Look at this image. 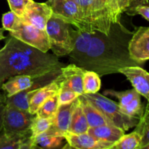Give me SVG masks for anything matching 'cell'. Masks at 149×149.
<instances>
[{"instance_id": "1", "label": "cell", "mask_w": 149, "mask_h": 149, "mask_svg": "<svg viewBox=\"0 0 149 149\" xmlns=\"http://www.w3.org/2000/svg\"><path fill=\"white\" fill-rule=\"evenodd\" d=\"M132 34L121 21L112 23L108 35L93 32L87 53L75 65L95 71L100 77L119 73L125 67L139 65L130 55L129 43Z\"/></svg>"}, {"instance_id": "2", "label": "cell", "mask_w": 149, "mask_h": 149, "mask_svg": "<svg viewBox=\"0 0 149 149\" xmlns=\"http://www.w3.org/2000/svg\"><path fill=\"white\" fill-rule=\"evenodd\" d=\"M65 66L55 55L42 51L9 35L0 49V84L17 75L38 78Z\"/></svg>"}, {"instance_id": "3", "label": "cell", "mask_w": 149, "mask_h": 149, "mask_svg": "<svg viewBox=\"0 0 149 149\" xmlns=\"http://www.w3.org/2000/svg\"><path fill=\"white\" fill-rule=\"evenodd\" d=\"M81 95L95 106L111 125L121 128L125 132L135 127L138 123L139 119L125 114L117 103L100 93L83 94Z\"/></svg>"}, {"instance_id": "4", "label": "cell", "mask_w": 149, "mask_h": 149, "mask_svg": "<svg viewBox=\"0 0 149 149\" xmlns=\"http://www.w3.org/2000/svg\"><path fill=\"white\" fill-rule=\"evenodd\" d=\"M71 25L65 23L61 19L51 16L46 26L50 49L57 57L68 55L74 48Z\"/></svg>"}, {"instance_id": "5", "label": "cell", "mask_w": 149, "mask_h": 149, "mask_svg": "<svg viewBox=\"0 0 149 149\" xmlns=\"http://www.w3.org/2000/svg\"><path fill=\"white\" fill-rule=\"evenodd\" d=\"M35 114L6 103L3 116V132L8 135H30Z\"/></svg>"}, {"instance_id": "6", "label": "cell", "mask_w": 149, "mask_h": 149, "mask_svg": "<svg viewBox=\"0 0 149 149\" xmlns=\"http://www.w3.org/2000/svg\"><path fill=\"white\" fill-rule=\"evenodd\" d=\"M9 35L45 53L50 49L46 31L41 30L32 25L25 23L20 17L14 29L9 31Z\"/></svg>"}, {"instance_id": "7", "label": "cell", "mask_w": 149, "mask_h": 149, "mask_svg": "<svg viewBox=\"0 0 149 149\" xmlns=\"http://www.w3.org/2000/svg\"><path fill=\"white\" fill-rule=\"evenodd\" d=\"M47 3L52 8V15L55 17L74 26L80 31L90 33L81 12L74 0H52Z\"/></svg>"}, {"instance_id": "8", "label": "cell", "mask_w": 149, "mask_h": 149, "mask_svg": "<svg viewBox=\"0 0 149 149\" xmlns=\"http://www.w3.org/2000/svg\"><path fill=\"white\" fill-rule=\"evenodd\" d=\"M61 74V70L49 73L47 75L34 79V82L30 88L17 93L12 97H7L6 103L17 107L21 110L29 111V102L31 97L36 94L38 89L46 85L57 78Z\"/></svg>"}, {"instance_id": "9", "label": "cell", "mask_w": 149, "mask_h": 149, "mask_svg": "<svg viewBox=\"0 0 149 149\" xmlns=\"http://www.w3.org/2000/svg\"><path fill=\"white\" fill-rule=\"evenodd\" d=\"M52 15V8L47 2L39 3L31 0L26 6L23 15L20 18L25 23L41 30H45L47 23Z\"/></svg>"}, {"instance_id": "10", "label": "cell", "mask_w": 149, "mask_h": 149, "mask_svg": "<svg viewBox=\"0 0 149 149\" xmlns=\"http://www.w3.org/2000/svg\"><path fill=\"white\" fill-rule=\"evenodd\" d=\"M129 52L131 58L138 65L149 61V27H140L133 32Z\"/></svg>"}, {"instance_id": "11", "label": "cell", "mask_w": 149, "mask_h": 149, "mask_svg": "<svg viewBox=\"0 0 149 149\" xmlns=\"http://www.w3.org/2000/svg\"><path fill=\"white\" fill-rule=\"evenodd\" d=\"M119 73L125 75L133 88L149 102V73L139 65L121 68Z\"/></svg>"}, {"instance_id": "12", "label": "cell", "mask_w": 149, "mask_h": 149, "mask_svg": "<svg viewBox=\"0 0 149 149\" xmlns=\"http://www.w3.org/2000/svg\"><path fill=\"white\" fill-rule=\"evenodd\" d=\"M86 70L74 63L65 65L61 69L63 81L61 85L81 95L83 92V75Z\"/></svg>"}, {"instance_id": "13", "label": "cell", "mask_w": 149, "mask_h": 149, "mask_svg": "<svg viewBox=\"0 0 149 149\" xmlns=\"http://www.w3.org/2000/svg\"><path fill=\"white\" fill-rule=\"evenodd\" d=\"M64 138L69 145L78 149H109L113 143L96 139L90 134H73L67 132Z\"/></svg>"}, {"instance_id": "14", "label": "cell", "mask_w": 149, "mask_h": 149, "mask_svg": "<svg viewBox=\"0 0 149 149\" xmlns=\"http://www.w3.org/2000/svg\"><path fill=\"white\" fill-rule=\"evenodd\" d=\"M62 81V76L60 74V75L53 81L38 89L36 94L31 97L30 102H29V113L31 114H36L39 108L42 106V103L47 99L57 94L61 88Z\"/></svg>"}, {"instance_id": "15", "label": "cell", "mask_w": 149, "mask_h": 149, "mask_svg": "<svg viewBox=\"0 0 149 149\" xmlns=\"http://www.w3.org/2000/svg\"><path fill=\"white\" fill-rule=\"evenodd\" d=\"M34 79L29 75H17L12 77L1 84V89L5 93L7 97L30 88L34 82Z\"/></svg>"}, {"instance_id": "16", "label": "cell", "mask_w": 149, "mask_h": 149, "mask_svg": "<svg viewBox=\"0 0 149 149\" xmlns=\"http://www.w3.org/2000/svg\"><path fill=\"white\" fill-rule=\"evenodd\" d=\"M74 101L69 104L60 106L55 116L52 118V125L50 127L63 136L64 134L68 132V130H69Z\"/></svg>"}, {"instance_id": "17", "label": "cell", "mask_w": 149, "mask_h": 149, "mask_svg": "<svg viewBox=\"0 0 149 149\" xmlns=\"http://www.w3.org/2000/svg\"><path fill=\"white\" fill-rule=\"evenodd\" d=\"M87 133L97 140L114 143L125 135V132L115 125L107 124L96 127H90Z\"/></svg>"}, {"instance_id": "18", "label": "cell", "mask_w": 149, "mask_h": 149, "mask_svg": "<svg viewBox=\"0 0 149 149\" xmlns=\"http://www.w3.org/2000/svg\"><path fill=\"white\" fill-rule=\"evenodd\" d=\"M89 128L90 127L79 97L74 101L68 132L73 134L87 133Z\"/></svg>"}, {"instance_id": "19", "label": "cell", "mask_w": 149, "mask_h": 149, "mask_svg": "<svg viewBox=\"0 0 149 149\" xmlns=\"http://www.w3.org/2000/svg\"><path fill=\"white\" fill-rule=\"evenodd\" d=\"M64 140L65 138L63 135L49 127L46 132L40 134L31 141L42 149H61Z\"/></svg>"}, {"instance_id": "20", "label": "cell", "mask_w": 149, "mask_h": 149, "mask_svg": "<svg viewBox=\"0 0 149 149\" xmlns=\"http://www.w3.org/2000/svg\"><path fill=\"white\" fill-rule=\"evenodd\" d=\"M80 102L84 111V115L87 119L89 127H96L101 125L111 124L108 121V119L93 106L83 95L79 96Z\"/></svg>"}, {"instance_id": "21", "label": "cell", "mask_w": 149, "mask_h": 149, "mask_svg": "<svg viewBox=\"0 0 149 149\" xmlns=\"http://www.w3.org/2000/svg\"><path fill=\"white\" fill-rule=\"evenodd\" d=\"M100 76L93 71L86 70L83 75V92L84 94H95L101 87Z\"/></svg>"}, {"instance_id": "22", "label": "cell", "mask_w": 149, "mask_h": 149, "mask_svg": "<svg viewBox=\"0 0 149 149\" xmlns=\"http://www.w3.org/2000/svg\"><path fill=\"white\" fill-rule=\"evenodd\" d=\"M141 137L135 130L127 135H124L109 149H138L141 145Z\"/></svg>"}, {"instance_id": "23", "label": "cell", "mask_w": 149, "mask_h": 149, "mask_svg": "<svg viewBox=\"0 0 149 149\" xmlns=\"http://www.w3.org/2000/svg\"><path fill=\"white\" fill-rule=\"evenodd\" d=\"M30 135H8L0 132V149H19L30 139Z\"/></svg>"}, {"instance_id": "24", "label": "cell", "mask_w": 149, "mask_h": 149, "mask_svg": "<svg viewBox=\"0 0 149 149\" xmlns=\"http://www.w3.org/2000/svg\"><path fill=\"white\" fill-rule=\"evenodd\" d=\"M58 93L47 99L42 106L39 108L36 115L42 118L52 119L55 116L58 108H59Z\"/></svg>"}, {"instance_id": "25", "label": "cell", "mask_w": 149, "mask_h": 149, "mask_svg": "<svg viewBox=\"0 0 149 149\" xmlns=\"http://www.w3.org/2000/svg\"><path fill=\"white\" fill-rule=\"evenodd\" d=\"M135 131L139 133L141 137L139 148L149 143V102L144 109L143 114L140 118L138 123L135 126Z\"/></svg>"}, {"instance_id": "26", "label": "cell", "mask_w": 149, "mask_h": 149, "mask_svg": "<svg viewBox=\"0 0 149 149\" xmlns=\"http://www.w3.org/2000/svg\"><path fill=\"white\" fill-rule=\"evenodd\" d=\"M52 119L42 118L35 114L34 117L32 120L31 125V141L34 139L36 136L39 135L40 134L46 132L52 125Z\"/></svg>"}, {"instance_id": "27", "label": "cell", "mask_w": 149, "mask_h": 149, "mask_svg": "<svg viewBox=\"0 0 149 149\" xmlns=\"http://www.w3.org/2000/svg\"><path fill=\"white\" fill-rule=\"evenodd\" d=\"M106 95H111L116 97L119 100V106L120 108H124L127 106L135 97L140 95L135 89L126 90V91H116L113 90H107L105 91Z\"/></svg>"}, {"instance_id": "28", "label": "cell", "mask_w": 149, "mask_h": 149, "mask_svg": "<svg viewBox=\"0 0 149 149\" xmlns=\"http://www.w3.org/2000/svg\"><path fill=\"white\" fill-rule=\"evenodd\" d=\"M106 15L111 19L112 23L120 21L121 15L116 0H97Z\"/></svg>"}, {"instance_id": "29", "label": "cell", "mask_w": 149, "mask_h": 149, "mask_svg": "<svg viewBox=\"0 0 149 149\" xmlns=\"http://www.w3.org/2000/svg\"><path fill=\"white\" fill-rule=\"evenodd\" d=\"M120 109L125 114L130 117L140 119L144 112L143 106L141 103V95H138L135 97L127 106L124 108H120Z\"/></svg>"}, {"instance_id": "30", "label": "cell", "mask_w": 149, "mask_h": 149, "mask_svg": "<svg viewBox=\"0 0 149 149\" xmlns=\"http://www.w3.org/2000/svg\"><path fill=\"white\" fill-rule=\"evenodd\" d=\"M58 95L59 105L62 106V105L69 104V103L74 102L76 99L79 97L80 95L70 90L68 87L61 85L58 93Z\"/></svg>"}, {"instance_id": "31", "label": "cell", "mask_w": 149, "mask_h": 149, "mask_svg": "<svg viewBox=\"0 0 149 149\" xmlns=\"http://www.w3.org/2000/svg\"><path fill=\"white\" fill-rule=\"evenodd\" d=\"M18 19L19 16L11 10L10 12L4 13L2 15V17H1L2 28L5 31H10L14 29Z\"/></svg>"}, {"instance_id": "32", "label": "cell", "mask_w": 149, "mask_h": 149, "mask_svg": "<svg viewBox=\"0 0 149 149\" xmlns=\"http://www.w3.org/2000/svg\"><path fill=\"white\" fill-rule=\"evenodd\" d=\"M31 0H7L10 10L21 17L24 13L26 6Z\"/></svg>"}, {"instance_id": "33", "label": "cell", "mask_w": 149, "mask_h": 149, "mask_svg": "<svg viewBox=\"0 0 149 149\" xmlns=\"http://www.w3.org/2000/svg\"><path fill=\"white\" fill-rule=\"evenodd\" d=\"M125 13L130 16L140 15L146 20L149 21V4L145 5H138L132 8H129Z\"/></svg>"}, {"instance_id": "34", "label": "cell", "mask_w": 149, "mask_h": 149, "mask_svg": "<svg viewBox=\"0 0 149 149\" xmlns=\"http://www.w3.org/2000/svg\"><path fill=\"white\" fill-rule=\"evenodd\" d=\"M7 95L5 93H0V132L3 129V116H4V109L6 106Z\"/></svg>"}, {"instance_id": "35", "label": "cell", "mask_w": 149, "mask_h": 149, "mask_svg": "<svg viewBox=\"0 0 149 149\" xmlns=\"http://www.w3.org/2000/svg\"><path fill=\"white\" fill-rule=\"evenodd\" d=\"M116 4H117L120 13H123L127 10V9L129 7L130 0H116Z\"/></svg>"}, {"instance_id": "36", "label": "cell", "mask_w": 149, "mask_h": 149, "mask_svg": "<svg viewBox=\"0 0 149 149\" xmlns=\"http://www.w3.org/2000/svg\"><path fill=\"white\" fill-rule=\"evenodd\" d=\"M145 4H148V0H130V5L127 9L132 8L138 5H145Z\"/></svg>"}, {"instance_id": "37", "label": "cell", "mask_w": 149, "mask_h": 149, "mask_svg": "<svg viewBox=\"0 0 149 149\" xmlns=\"http://www.w3.org/2000/svg\"><path fill=\"white\" fill-rule=\"evenodd\" d=\"M32 145H33V143H32V142L31 141V140L29 139V141L25 142L20 147V148L19 149H31Z\"/></svg>"}, {"instance_id": "38", "label": "cell", "mask_w": 149, "mask_h": 149, "mask_svg": "<svg viewBox=\"0 0 149 149\" xmlns=\"http://www.w3.org/2000/svg\"><path fill=\"white\" fill-rule=\"evenodd\" d=\"M4 31H5V30H4L3 28H0V41L6 39V36H4Z\"/></svg>"}, {"instance_id": "39", "label": "cell", "mask_w": 149, "mask_h": 149, "mask_svg": "<svg viewBox=\"0 0 149 149\" xmlns=\"http://www.w3.org/2000/svg\"><path fill=\"white\" fill-rule=\"evenodd\" d=\"M61 149H78V148H74V147L71 146V145H69V144L67 143L65 144L63 147H62Z\"/></svg>"}, {"instance_id": "40", "label": "cell", "mask_w": 149, "mask_h": 149, "mask_svg": "<svg viewBox=\"0 0 149 149\" xmlns=\"http://www.w3.org/2000/svg\"><path fill=\"white\" fill-rule=\"evenodd\" d=\"M31 149H42V148H40V147H39V146H38L33 144V145H32Z\"/></svg>"}, {"instance_id": "41", "label": "cell", "mask_w": 149, "mask_h": 149, "mask_svg": "<svg viewBox=\"0 0 149 149\" xmlns=\"http://www.w3.org/2000/svg\"><path fill=\"white\" fill-rule=\"evenodd\" d=\"M138 149H149V143L147 144V145L145 146L142 147V148H140Z\"/></svg>"}, {"instance_id": "42", "label": "cell", "mask_w": 149, "mask_h": 149, "mask_svg": "<svg viewBox=\"0 0 149 149\" xmlns=\"http://www.w3.org/2000/svg\"><path fill=\"white\" fill-rule=\"evenodd\" d=\"M51 1H52V0H47V2H50Z\"/></svg>"}, {"instance_id": "43", "label": "cell", "mask_w": 149, "mask_h": 149, "mask_svg": "<svg viewBox=\"0 0 149 149\" xmlns=\"http://www.w3.org/2000/svg\"><path fill=\"white\" fill-rule=\"evenodd\" d=\"M1 84H0V89H1Z\"/></svg>"}, {"instance_id": "44", "label": "cell", "mask_w": 149, "mask_h": 149, "mask_svg": "<svg viewBox=\"0 0 149 149\" xmlns=\"http://www.w3.org/2000/svg\"><path fill=\"white\" fill-rule=\"evenodd\" d=\"M148 4H149V0H148Z\"/></svg>"}]
</instances>
